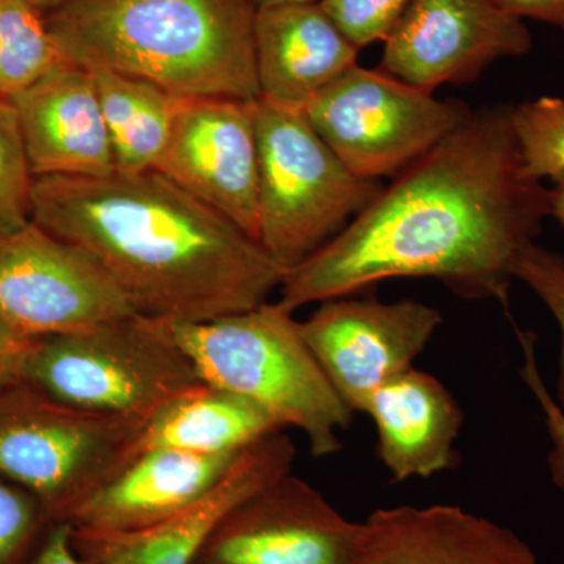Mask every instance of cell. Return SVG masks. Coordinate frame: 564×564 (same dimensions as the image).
Here are the masks:
<instances>
[{
  "label": "cell",
  "instance_id": "cell-5",
  "mask_svg": "<svg viewBox=\"0 0 564 564\" xmlns=\"http://www.w3.org/2000/svg\"><path fill=\"white\" fill-rule=\"evenodd\" d=\"M20 383L82 410L147 421L206 386L155 318L141 314L29 339Z\"/></svg>",
  "mask_w": 564,
  "mask_h": 564
},
{
  "label": "cell",
  "instance_id": "cell-21",
  "mask_svg": "<svg viewBox=\"0 0 564 564\" xmlns=\"http://www.w3.org/2000/svg\"><path fill=\"white\" fill-rule=\"evenodd\" d=\"M93 76L117 172L155 170L172 135L182 96L113 70L96 69Z\"/></svg>",
  "mask_w": 564,
  "mask_h": 564
},
{
  "label": "cell",
  "instance_id": "cell-19",
  "mask_svg": "<svg viewBox=\"0 0 564 564\" xmlns=\"http://www.w3.org/2000/svg\"><path fill=\"white\" fill-rule=\"evenodd\" d=\"M364 414L377 430V454L393 481L430 478L455 464L464 414L433 375L410 367L370 397Z\"/></svg>",
  "mask_w": 564,
  "mask_h": 564
},
{
  "label": "cell",
  "instance_id": "cell-8",
  "mask_svg": "<svg viewBox=\"0 0 564 564\" xmlns=\"http://www.w3.org/2000/svg\"><path fill=\"white\" fill-rule=\"evenodd\" d=\"M303 111L352 173L373 181L399 176L474 113L466 104L437 99L358 63Z\"/></svg>",
  "mask_w": 564,
  "mask_h": 564
},
{
  "label": "cell",
  "instance_id": "cell-31",
  "mask_svg": "<svg viewBox=\"0 0 564 564\" xmlns=\"http://www.w3.org/2000/svg\"><path fill=\"white\" fill-rule=\"evenodd\" d=\"M29 339L18 336L0 322V389L20 383L22 356Z\"/></svg>",
  "mask_w": 564,
  "mask_h": 564
},
{
  "label": "cell",
  "instance_id": "cell-17",
  "mask_svg": "<svg viewBox=\"0 0 564 564\" xmlns=\"http://www.w3.org/2000/svg\"><path fill=\"white\" fill-rule=\"evenodd\" d=\"M358 52L318 2L256 10V76L263 101L306 109L358 63Z\"/></svg>",
  "mask_w": 564,
  "mask_h": 564
},
{
  "label": "cell",
  "instance_id": "cell-9",
  "mask_svg": "<svg viewBox=\"0 0 564 564\" xmlns=\"http://www.w3.org/2000/svg\"><path fill=\"white\" fill-rule=\"evenodd\" d=\"M137 314L101 263L35 221L0 236V322L24 339Z\"/></svg>",
  "mask_w": 564,
  "mask_h": 564
},
{
  "label": "cell",
  "instance_id": "cell-12",
  "mask_svg": "<svg viewBox=\"0 0 564 564\" xmlns=\"http://www.w3.org/2000/svg\"><path fill=\"white\" fill-rule=\"evenodd\" d=\"M256 101L182 98L155 172L258 240Z\"/></svg>",
  "mask_w": 564,
  "mask_h": 564
},
{
  "label": "cell",
  "instance_id": "cell-2",
  "mask_svg": "<svg viewBox=\"0 0 564 564\" xmlns=\"http://www.w3.org/2000/svg\"><path fill=\"white\" fill-rule=\"evenodd\" d=\"M32 221L91 254L151 318L243 313L284 280L250 234L155 170L33 177Z\"/></svg>",
  "mask_w": 564,
  "mask_h": 564
},
{
  "label": "cell",
  "instance_id": "cell-7",
  "mask_svg": "<svg viewBox=\"0 0 564 564\" xmlns=\"http://www.w3.org/2000/svg\"><path fill=\"white\" fill-rule=\"evenodd\" d=\"M259 243L293 269L343 231L381 192L348 169L303 110L256 101Z\"/></svg>",
  "mask_w": 564,
  "mask_h": 564
},
{
  "label": "cell",
  "instance_id": "cell-30",
  "mask_svg": "<svg viewBox=\"0 0 564 564\" xmlns=\"http://www.w3.org/2000/svg\"><path fill=\"white\" fill-rule=\"evenodd\" d=\"M513 17L547 22L564 33V0H489Z\"/></svg>",
  "mask_w": 564,
  "mask_h": 564
},
{
  "label": "cell",
  "instance_id": "cell-15",
  "mask_svg": "<svg viewBox=\"0 0 564 564\" xmlns=\"http://www.w3.org/2000/svg\"><path fill=\"white\" fill-rule=\"evenodd\" d=\"M350 564L543 563L513 530L458 505H402L359 522Z\"/></svg>",
  "mask_w": 564,
  "mask_h": 564
},
{
  "label": "cell",
  "instance_id": "cell-10",
  "mask_svg": "<svg viewBox=\"0 0 564 564\" xmlns=\"http://www.w3.org/2000/svg\"><path fill=\"white\" fill-rule=\"evenodd\" d=\"M443 317L415 300H328L300 322V332L334 391L352 414L364 413L370 397L414 367Z\"/></svg>",
  "mask_w": 564,
  "mask_h": 564
},
{
  "label": "cell",
  "instance_id": "cell-34",
  "mask_svg": "<svg viewBox=\"0 0 564 564\" xmlns=\"http://www.w3.org/2000/svg\"><path fill=\"white\" fill-rule=\"evenodd\" d=\"M28 2H31L33 7H36V9L46 14L51 13V11L62 9V7H65L70 0H28Z\"/></svg>",
  "mask_w": 564,
  "mask_h": 564
},
{
  "label": "cell",
  "instance_id": "cell-28",
  "mask_svg": "<svg viewBox=\"0 0 564 564\" xmlns=\"http://www.w3.org/2000/svg\"><path fill=\"white\" fill-rule=\"evenodd\" d=\"M516 332H518L522 355H524V364L521 369L522 380L529 386L534 399L540 404L549 436H551L552 448L547 462L552 481L560 491L564 492V411L551 395L543 377H541L536 361V336L532 332H522V329H516Z\"/></svg>",
  "mask_w": 564,
  "mask_h": 564
},
{
  "label": "cell",
  "instance_id": "cell-1",
  "mask_svg": "<svg viewBox=\"0 0 564 564\" xmlns=\"http://www.w3.org/2000/svg\"><path fill=\"white\" fill-rule=\"evenodd\" d=\"M510 110L474 111L288 270L278 303L295 313L393 278H433L508 311L516 267L551 217V188L527 170Z\"/></svg>",
  "mask_w": 564,
  "mask_h": 564
},
{
  "label": "cell",
  "instance_id": "cell-24",
  "mask_svg": "<svg viewBox=\"0 0 564 564\" xmlns=\"http://www.w3.org/2000/svg\"><path fill=\"white\" fill-rule=\"evenodd\" d=\"M32 184L17 107L0 98V236L32 221Z\"/></svg>",
  "mask_w": 564,
  "mask_h": 564
},
{
  "label": "cell",
  "instance_id": "cell-33",
  "mask_svg": "<svg viewBox=\"0 0 564 564\" xmlns=\"http://www.w3.org/2000/svg\"><path fill=\"white\" fill-rule=\"evenodd\" d=\"M256 10L269 9V7L293 6V3H315L318 0H251Z\"/></svg>",
  "mask_w": 564,
  "mask_h": 564
},
{
  "label": "cell",
  "instance_id": "cell-27",
  "mask_svg": "<svg viewBox=\"0 0 564 564\" xmlns=\"http://www.w3.org/2000/svg\"><path fill=\"white\" fill-rule=\"evenodd\" d=\"M514 276L540 296L541 302L558 322L562 332L558 404L564 411V258L534 243L522 254Z\"/></svg>",
  "mask_w": 564,
  "mask_h": 564
},
{
  "label": "cell",
  "instance_id": "cell-32",
  "mask_svg": "<svg viewBox=\"0 0 564 564\" xmlns=\"http://www.w3.org/2000/svg\"><path fill=\"white\" fill-rule=\"evenodd\" d=\"M551 217L564 226V181L556 182L555 188H551Z\"/></svg>",
  "mask_w": 564,
  "mask_h": 564
},
{
  "label": "cell",
  "instance_id": "cell-6",
  "mask_svg": "<svg viewBox=\"0 0 564 564\" xmlns=\"http://www.w3.org/2000/svg\"><path fill=\"white\" fill-rule=\"evenodd\" d=\"M147 419L63 403L24 383L0 389V478L31 492L54 524L137 455Z\"/></svg>",
  "mask_w": 564,
  "mask_h": 564
},
{
  "label": "cell",
  "instance_id": "cell-29",
  "mask_svg": "<svg viewBox=\"0 0 564 564\" xmlns=\"http://www.w3.org/2000/svg\"><path fill=\"white\" fill-rule=\"evenodd\" d=\"M31 564H93L76 551L73 527L55 524Z\"/></svg>",
  "mask_w": 564,
  "mask_h": 564
},
{
  "label": "cell",
  "instance_id": "cell-14",
  "mask_svg": "<svg viewBox=\"0 0 564 564\" xmlns=\"http://www.w3.org/2000/svg\"><path fill=\"white\" fill-rule=\"evenodd\" d=\"M295 444L281 432L240 452L218 484L191 507L128 532L73 529V544L93 564H195L207 538L245 499L292 473Z\"/></svg>",
  "mask_w": 564,
  "mask_h": 564
},
{
  "label": "cell",
  "instance_id": "cell-22",
  "mask_svg": "<svg viewBox=\"0 0 564 564\" xmlns=\"http://www.w3.org/2000/svg\"><path fill=\"white\" fill-rule=\"evenodd\" d=\"M62 61L43 11L28 0H0V98H13Z\"/></svg>",
  "mask_w": 564,
  "mask_h": 564
},
{
  "label": "cell",
  "instance_id": "cell-3",
  "mask_svg": "<svg viewBox=\"0 0 564 564\" xmlns=\"http://www.w3.org/2000/svg\"><path fill=\"white\" fill-rule=\"evenodd\" d=\"M251 0H70L46 13L65 61L182 98L259 99Z\"/></svg>",
  "mask_w": 564,
  "mask_h": 564
},
{
  "label": "cell",
  "instance_id": "cell-25",
  "mask_svg": "<svg viewBox=\"0 0 564 564\" xmlns=\"http://www.w3.org/2000/svg\"><path fill=\"white\" fill-rule=\"evenodd\" d=\"M54 525L35 496L0 478V564H31Z\"/></svg>",
  "mask_w": 564,
  "mask_h": 564
},
{
  "label": "cell",
  "instance_id": "cell-23",
  "mask_svg": "<svg viewBox=\"0 0 564 564\" xmlns=\"http://www.w3.org/2000/svg\"><path fill=\"white\" fill-rule=\"evenodd\" d=\"M510 113L529 173L543 182L564 181V99L543 96Z\"/></svg>",
  "mask_w": 564,
  "mask_h": 564
},
{
  "label": "cell",
  "instance_id": "cell-13",
  "mask_svg": "<svg viewBox=\"0 0 564 564\" xmlns=\"http://www.w3.org/2000/svg\"><path fill=\"white\" fill-rule=\"evenodd\" d=\"M359 522L288 474L234 507L195 564H350Z\"/></svg>",
  "mask_w": 564,
  "mask_h": 564
},
{
  "label": "cell",
  "instance_id": "cell-20",
  "mask_svg": "<svg viewBox=\"0 0 564 564\" xmlns=\"http://www.w3.org/2000/svg\"><path fill=\"white\" fill-rule=\"evenodd\" d=\"M281 430L280 423L258 404L206 384L148 421L137 454L170 448L198 455H239Z\"/></svg>",
  "mask_w": 564,
  "mask_h": 564
},
{
  "label": "cell",
  "instance_id": "cell-18",
  "mask_svg": "<svg viewBox=\"0 0 564 564\" xmlns=\"http://www.w3.org/2000/svg\"><path fill=\"white\" fill-rule=\"evenodd\" d=\"M239 455L154 448L131 463L77 508L73 529L128 532L158 524L210 491Z\"/></svg>",
  "mask_w": 564,
  "mask_h": 564
},
{
  "label": "cell",
  "instance_id": "cell-26",
  "mask_svg": "<svg viewBox=\"0 0 564 564\" xmlns=\"http://www.w3.org/2000/svg\"><path fill=\"white\" fill-rule=\"evenodd\" d=\"M413 0H318L358 50L384 41Z\"/></svg>",
  "mask_w": 564,
  "mask_h": 564
},
{
  "label": "cell",
  "instance_id": "cell-11",
  "mask_svg": "<svg viewBox=\"0 0 564 564\" xmlns=\"http://www.w3.org/2000/svg\"><path fill=\"white\" fill-rule=\"evenodd\" d=\"M530 50L524 21L489 0H413L386 36L381 69L433 93L470 84L491 63Z\"/></svg>",
  "mask_w": 564,
  "mask_h": 564
},
{
  "label": "cell",
  "instance_id": "cell-4",
  "mask_svg": "<svg viewBox=\"0 0 564 564\" xmlns=\"http://www.w3.org/2000/svg\"><path fill=\"white\" fill-rule=\"evenodd\" d=\"M212 388L243 397L280 423L304 433L315 458L343 448L352 414L334 391L300 332L278 302L207 322L155 318Z\"/></svg>",
  "mask_w": 564,
  "mask_h": 564
},
{
  "label": "cell",
  "instance_id": "cell-16",
  "mask_svg": "<svg viewBox=\"0 0 564 564\" xmlns=\"http://www.w3.org/2000/svg\"><path fill=\"white\" fill-rule=\"evenodd\" d=\"M33 177L117 172L93 70L62 61L11 98Z\"/></svg>",
  "mask_w": 564,
  "mask_h": 564
}]
</instances>
